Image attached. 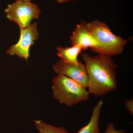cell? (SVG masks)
Instances as JSON below:
<instances>
[{"instance_id": "1", "label": "cell", "mask_w": 133, "mask_h": 133, "mask_svg": "<svg viewBox=\"0 0 133 133\" xmlns=\"http://www.w3.org/2000/svg\"><path fill=\"white\" fill-rule=\"evenodd\" d=\"M81 56L88 74L87 88L90 94L102 97L116 90L117 65L111 56L102 55L91 56L86 52L81 53Z\"/></svg>"}, {"instance_id": "2", "label": "cell", "mask_w": 133, "mask_h": 133, "mask_svg": "<svg viewBox=\"0 0 133 133\" xmlns=\"http://www.w3.org/2000/svg\"><path fill=\"white\" fill-rule=\"evenodd\" d=\"M86 26L88 31L98 43V47L94 52L111 56L123 52L127 41L112 33L106 23L95 20L87 23Z\"/></svg>"}, {"instance_id": "3", "label": "cell", "mask_w": 133, "mask_h": 133, "mask_svg": "<svg viewBox=\"0 0 133 133\" xmlns=\"http://www.w3.org/2000/svg\"><path fill=\"white\" fill-rule=\"evenodd\" d=\"M53 97L61 104L71 107L88 100L90 93L87 88L72 79L58 74L52 79Z\"/></svg>"}, {"instance_id": "4", "label": "cell", "mask_w": 133, "mask_h": 133, "mask_svg": "<svg viewBox=\"0 0 133 133\" xmlns=\"http://www.w3.org/2000/svg\"><path fill=\"white\" fill-rule=\"evenodd\" d=\"M4 12L7 18L16 23L21 29L29 26L33 19H38L41 11L37 5L31 2L16 1L8 5Z\"/></svg>"}, {"instance_id": "5", "label": "cell", "mask_w": 133, "mask_h": 133, "mask_svg": "<svg viewBox=\"0 0 133 133\" xmlns=\"http://www.w3.org/2000/svg\"><path fill=\"white\" fill-rule=\"evenodd\" d=\"M37 25V23L35 22L24 28L21 29L19 41L9 48L6 51L7 53L10 56L17 55L28 62L30 47L38 38L39 33Z\"/></svg>"}, {"instance_id": "6", "label": "cell", "mask_w": 133, "mask_h": 133, "mask_svg": "<svg viewBox=\"0 0 133 133\" xmlns=\"http://www.w3.org/2000/svg\"><path fill=\"white\" fill-rule=\"evenodd\" d=\"M53 69L58 75L66 76L87 89L88 74L85 64L81 61L77 65L66 63L60 59L53 65Z\"/></svg>"}, {"instance_id": "7", "label": "cell", "mask_w": 133, "mask_h": 133, "mask_svg": "<svg viewBox=\"0 0 133 133\" xmlns=\"http://www.w3.org/2000/svg\"><path fill=\"white\" fill-rule=\"evenodd\" d=\"M85 21H81L76 26L70 37L72 45H79L83 50L90 49L92 51L98 48V43L88 31Z\"/></svg>"}, {"instance_id": "8", "label": "cell", "mask_w": 133, "mask_h": 133, "mask_svg": "<svg viewBox=\"0 0 133 133\" xmlns=\"http://www.w3.org/2000/svg\"><path fill=\"white\" fill-rule=\"evenodd\" d=\"M58 56L66 63L78 64L80 60L78 59L79 55L83 51V48L79 45H73L71 47L65 48L58 46L56 48Z\"/></svg>"}, {"instance_id": "9", "label": "cell", "mask_w": 133, "mask_h": 133, "mask_svg": "<svg viewBox=\"0 0 133 133\" xmlns=\"http://www.w3.org/2000/svg\"><path fill=\"white\" fill-rule=\"evenodd\" d=\"M103 101L100 100L92 110L90 121L77 133H101L100 131L99 121L101 112L103 107Z\"/></svg>"}, {"instance_id": "10", "label": "cell", "mask_w": 133, "mask_h": 133, "mask_svg": "<svg viewBox=\"0 0 133 133\" xmlns=\"http://www.w3.org/2000/svg\"><path fill=\"white\" fill-rule=\"evenodd\" d=\"M34 122L39 133H69L64 127H55L41 120H35Z\"/></svg>"}, {"instance_id": "11", "label": "cell", "mask_w": 133, "mask_h": 133, "mask_svg": "<svg viewBox=\"0 0 133 133\" xmlns=\"http://www.w3.org/2000/svg\"><path fill=\"white\" fill-rule=\"evenodd\" d=\"M125 132L124 129L116 130L115 129L114 124L112 122H109L107 126L105 133H125Z\"/></svg>"}, {"instance_id": "12", "label": "cell", "mask_w": 133, "mask_h": 133, "mask_svg": "<svg viewBox=\"0 0 133 133\" xmlns=\"http://www.w3.org/2000/svg\"><path fill=\"white\" fill-rule=\"evenodd\" d=\"M125 106L126 109L130 112L131 114H133V101L132 99L126 100L125 101Z\"/></svg>"}, {"instance_id": "13", "label": "cell", "mask_w": 133, "mask_h": 133, "mask_svg": "<svg viewBox=\"0 0 133 133\" xmlns=\"http://www.w3.org/2000/svg\"><path fill=\"white\" fill-rule=\"evenodd\" d=\"M58 3H64L69 2L71 1H76L77 0H56Z\"/></svg>"}, {"instance_id": "14", "label": "cell", "mask_w": 133, "mask_h": 133, "mask_svg": "<svg viewBox=\"0 0 133 133\" xmlns=\"http://www.w3.org/2000/svg\"><path fill=\"white\" fill-rule=\"evenodd\" d=\"M18 1H22L31 2V0H16Z\"/></svg>"}, {"instance_id": "15", "label": "cell", "mask_w": 133, "mask_h": 133, "mask_svg": "<svg viewBox=\"0 0 133 133\" xmlns=\"http://www.w3.org/2000/svg\"><path fill=\"white\" fill-rule=\"evenodd\" d=\"M0 2H1V1H0Z\"/></svg>"}]
</instances>
